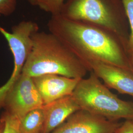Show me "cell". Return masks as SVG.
<instances>
[{
  "mask_svg": "<svg viewBox=\"0 0 133 133\" xmlns=\"http://www.w3.org/2000/svg\"><path fill=\"white\" fill-rule=\"evenodd\" d=\"M43 105L33 77L22 73L0 102V109L19 120L30 111Z\"/></svg>",
  "mask_w": 133,
  "mask_h": 133,
  "instance_id": "cell-6",
  "label": "cell"
},
{
  "mask_svg": "<svg viewBox=\"0 0 133 133\" xmlns=\"http://www.w3.org/2000/svg\"><path fill=\"white\" fill-rule=\"evenodd\" d=\"M33 78L43 105L72 95L81 79L55 74H46Z\"/></svg>",
  "mask_w": 133,
  "mask_h": 133,
  "instance_id": "cell-9",
  "label": "cell"
},
{
  "mask_svg": "<svg viewBox=\"0 0 133 133\" xmlns=\"http://www.w3.org/2000/svg\"><path fill=\"white\" fill-rule=\"evenodd\" d=\"M65 0H37V6L53 15L60 14Z\"/></svg>",
  "mask_w": 133,
  "mask_h": 133,
  "instance_id": "cell-13",
  "label": "cell"
},
{
  "mask_svg": "<svg viewBox=\"0 0 133 133\" xmlns=\"http://www.w3.org/2000/svg\"><path fill=\"white\" fill-rule=\"evenodd\" d=\"M27 1L31 5L37 6V0H27Z\"/></svg>",
  "mask_w": 133,
  "mask_h": 133,
  "instance_id": "cell-18",
  "label": "cell"
},
{
  "mask_svg": "<svg viewBox=\"0 0 133 133\" xmlns=\"http://www.w3.org/2000/svg\"><path fill=\"white\" fill-rule=\"evenodd\" d=\"M81 79L72 94L81 109L110 120L133 119V102L121 100L91 71Z\"/></svg>",
  "mask_w": 133,
  "mask_h": 133,
  "instance_id": "cell-3",
  "label": "cell"
},
{
  "mask_svg": "<svg viewBox=\"0 0 133 133\" xmlns=\"http://www.w3.org/2000/svg\"><path fill=\"white\" fill-rule=\"evenodd\" d=\"M38 25L32 21H22L14 26L11 33L0 26V33L8 43L14 58V69L8 81L0 87V102L22 74L24 64L33 46L32 36L38 32Z\"/></svg>",
  "mask_w": 133,
  "mask_h": 133,
  "instance_id": "cell-5",
  "label": "cell"
},
{
  "mask_svg": "<svg viewBox=\"0 0 133 133\" xmlns=\"http://www.w3.org/2000/svg\"><path fill=\"white\" fill-rule=\"evenodd\" d=\"M131 66H132V72L133 74V56H131Z\"/></svg>",
  "mask_w": 133,
  "mask_h": 133,
  "instance_id": "cell-19",
  "label": "cell"
},
{
  "mask_svg": "<svg viewBox=\"0 0 133 133\" xmlns=\"http://www.w3.org/2000/svg\"><path fill=\"white\" fill-rule=\"evenodd\" d=\"M92 71L105 85L117 91L120 93L133 97V74L121 67L104 62L93 61L87 64Z\"/></svg>",
  "mask_w": 133,
  "mask_h": 133,
  "instance_id": "cell-8",
  "label": "cell"
},
{
  "mask_svg": "<svg viewBox=\"0 0 133 133\" xmlns=\"http://www.w3.org/2000/svg\"><path fill=\"white\" fill-rule=\"evenodd\" d=\"M60 14L109 29L128 41V21L122 0H66Z\"/></svg>",
  "mask_w": 133,
  "mask_h": 133,
  "instance_id": "cell-4",
  "label": "cell"
},
{
  "mask_svg": "<svg viewBox=\"0 0 133 133\" xmlns=\"http://www.w3.org/2000/svg\"><path fill=\"white\" fill-rule=\"evenodd\" d=\"M5 119L4 130L2 133H21L19 128V120L5 112L1 115Z\"/></svg>",
  "mask_w": 133,
  "mask_h": 133,
  "instance_id": "cell-14",
  "label": "cell"
},
{
  "mask_svg": "<svg viewBox=\"0 0 133 133\" xmlns=\"http://www.w3.org/2000/svg\"><path fill=\"white\" fill-rule=\"evenodd\" d=\"M17 0H0V16H8L16 10Z\"/></svg>",
  "mask_w": 133,
  "mask_h": 133,
  "instance_id": "cell-15",
  "label": "cell"
},
{
  "mask_svg": "<svg viewBox=\"0 0 133 133\" xmlns=\"http://www.w3.org/2000/svg\"><path fill=\"white\" fill-rule=\"evenodd\" d=\"M128 21L130 34L127 48L131 56H133V0H122Z\"/></svg>",
  "mask_w": 133,
  "mask_h": 133,
  "instance_id": "cell-12",
  "label": "cell"
},
{
  "mask_svg": "<svg viewBox=\"0 0 133 133\" xmlns=\"http://www.w3.org/2000/svg\"><path fill=\"white\" fill-rule=\"evenodd\" d=\"M114 133H133V119H126L121 123Z\"/></svg>",
  "mask_w": 133,
  "mask_h": 133,
  "instance_id": "cell-16",
  "label": "cell"
},
{
  "mask_svg": "<svg viewBox=\"0 0 133 133\" xmlns=\"http://www.w3.org/2000/svg\"><path fill=\"white\" fill-rule=\"evenodd\" d=\"M48 27L49 33L86 65L90 61H100L132 72L128 42L111 30L88 21L68 19L60 14L51 15Z\"/></svg>",
  "mask_w": 133,
  "mask_h": 133,
  "instance_id": "cell-1",
  "label": "cell"
},
{
  "mask_svg": "<svg viewBox=\"0 0 133 133\" xmlns=\"http://www.w3.org/2000/svg\"><path fill=\"white\" fill-rule=\"evenodd\" d=\"M32 48L22 73L32 77L55 74L82 79L90 71L85 63L50 33L32 36Z\"/></svg>",
  "mask_w": 133,
  "mask_h": 133,
  "instance_id": "cell-2",
  "label": "cell"
},
{
  "mask_svg": "<svg viewBox=\"0 0 133 133\" xmlns=\"http://www.w3.org/2000/svg\"><path fill=\"white\" fill-rule=\"evenodd\" d=\"M5 119L3 116H1L0 117V133L3 132L5 128Z\"/></svg>",
  "mask_w": 133,
  "mask_h": 133,
  "instance_id": "cell-17",
  "label": "cell"
},
{
  "mask_svg": "<svg viewBox=\"0 0 133 133\" xmlns=\"http://www.w3.org/2000/svg\"><path fill=\"white\" fill-rule=\"evenodd\" d=\"M45 114L43 106L30 111L19 120L21 133H43Z\"/></svg>",
  "mask_w": 133,
  "mask_h": 133,
  "instance_id": "cell-11",
  "label": "cell"
},
{
  "mask_svg": "<svg viewBox=\"0 0 133 133\" xmlns=\"http://www.w3.org/2000/svg\"><path fill=\"white\" fill-rule=\"evenodd\" d=\"M45 114L43 133H50L63 123L81 108L72 95L68 96L43 105Z\"/></svg>",
  "mask_w": 133,
  "mask_h": 133,
  "instance_id": "cell-10",
  "label": "cell"
},
{
  "mask_svg": "<svg viewBox=\"0 0 133 133\" xmlns=\"http://www.w3.org/2000/svg\"><path fill=\"white\" fill-rule=\"evenodd\" d=\"M120 124L81 109L50 133H114Z\"/></svg>",
  "mask_w": 133,
  "mask_h": 133,
  "instance_id": "cell-7",
  "label": "cell"
}]
</instances>
